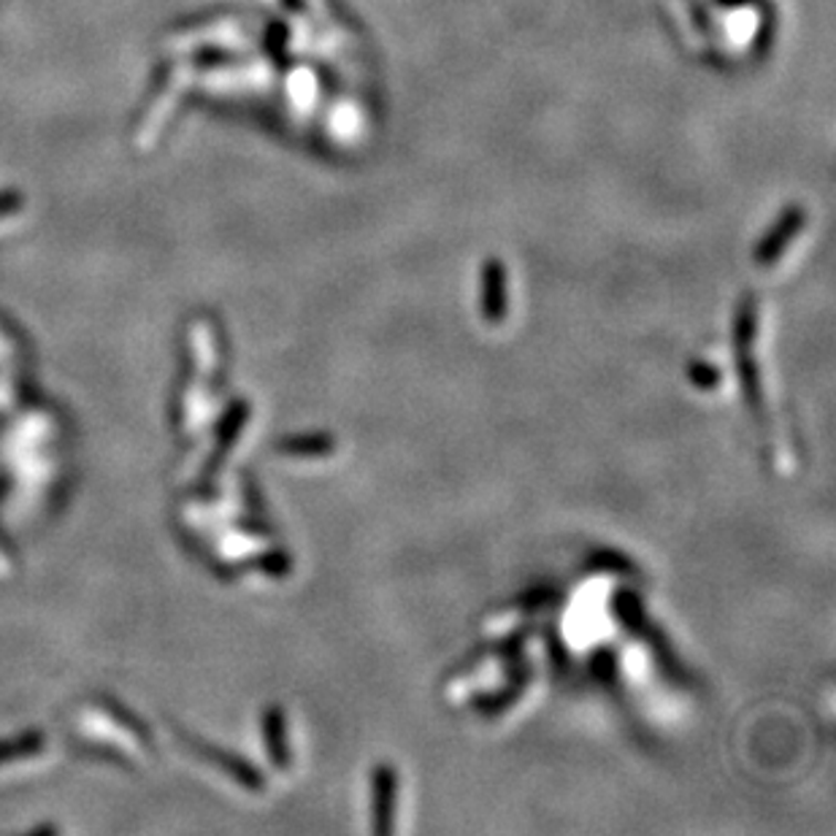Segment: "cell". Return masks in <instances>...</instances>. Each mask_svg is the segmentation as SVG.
Segmentation results:
<instances>
[{
  "label": "cell",
  "instance_id": "obj_3",
  "mask_svg": "<svg viewBox=\"0 0 836 836\" xmlns=\"http://www.w3.org/2000/svg\"><path fill=\"white\" fill-rule=\"evenodd\" d=\"M398 774L390 763H377L372 774V815L374 834L387 836L393 832V815H396Z\"/></svg>",
  "mask_w": 836,
  "mask_h": 836
},
{
  "label": "cell",
  "instance_id": "obj_10",
  "mask_svg": "<svg viewBox=\"0 0 836 836\" xmlns=\"http://www.w3.org/2000/svg\"><path fill=\"white\" fill-rule=\"evenodd\" d=\"M593 675L604 682H615L617 666H615V652L612 650H598L593 656Z\"/></svg>",
  "mask_w": 836,
  "mask_h": 836
},
{
  "label": "cell",
  "instance_id": "obj_5",
  "mask_svg": "<svg viewBox=\"0 0 836 836\" xmlns=\"http://www.w3.org/2000/svg\"><path fill=\"white\" fill-rule=\"evenodd\" d=\"M529 682H531V669H529V666H525V663H514L512 682H506V688L495 690V693L477 696V699H474V710L480 712L482 718H495V714H501L504 710H509V707H512L514 701H518L520 696L525 693Z\"/></svg>",
  "mask_w": 836,
  "mask_h": 836
},
{
  "label": "cell",
  "instance_id": "obj_7",
  "mask_svg": "<svg viewBox=\"0 0 836 836\" xmlns=\"http://www.w3.org/2000/svg\"><path fill=\"white\" fill-rule=\"evenodd\" d=\"M282 450L290 452V456H301V458H323L336 450V441H333L331 433H306V436L284 439Z\"/></svg>",
  "mask_w": 836,
  "mask_h": 836
},
{
  "label": "cell",
  "instance_id": "obj_6",
  "mask_svg": "<svg viewBox=\"0 0 836 836\" xmlns=\"http://www.w3.org/2000/svg\"><path fill=\"white\" fill-rule=\"evenodd\" d=\"M804 222V215L798 209H791L787 215L780 220V226L772 230V233L766 236V239L759 244V252H755V260H759L761 265H772L774 260L783 254V250L787 247V241L793 239V236L798 233V228H802Z\"/></svg>",
  "mask_w": 836,
  "mask_h": 836
},
{
  "label": "cell",
  "instance_id": "obj_1",
  "mask_svg": "<svg viewBox=\"0 0 836 836\" xmlns=\"http://www.w3.org/2000/svg\"><path fill=\"white\" fill-rule=\"evenodd\" d=\"M753 344H755V299L753 295H744L742 304H739L736 325H734L736 372H739V379H742V393H744V401H748V409L753 411L759 426L766 428L761 377H759V366H755Z\"/></svg>",
  "mask_w": 836,
  "mask_h": 836
},
{
  "label": "cell",
  "instance_id": "obj_8",
  "mask_svg": "<svg viewBox=\"0 0 836 836\" xmlns=\"http://www.w3.org/2000/svg\"><path fill=\"white\" fill-rule=\"evenodd\" d=\"M265 739H269L271 759H274L279 766H284V763H288V744H284V723L279 710H269V714H265Z\"/></svg>",
  "mask_w": 836,
  "mask_h": 836
},
{
  "label": "cell",
  "instance_id": "obj_4",
  "mask_svg": "<svg viewBox=\"0 0 836 836\" xmlns=\"http://www.w3.org/2000/svg\"><path fill=\"white\" fill-rule=\"evenodd\" d=\"M482 317L499 325L506 317V271L499 260H484L482 265Z\"/></svg>",
  "mask_w": 836,
  "mask_h": 836
},
{
  "label": "cell",
  "instance_id": "obj_2",
  "mask_svg": "<svg viewBox=\"0 0 836 836\" xmlns=\"http://www.w3.org/2000/svg\"><path fill=\"white\" fill-rule=\"evenodd\" d=\"M612 612L617 615V623H623V626L628 628V631L641 636V639L650 645V650L656 652V656L663 660L666 669L671 671L675 677H680V671H677V660L675 656L669 652V647H666V639L660 641V634L656 631V628L647 623V615L645 609H641L639 598H636V593L631 591H615V596H612Z\"/></svg>",
  "mask_w": 836,
  "mask_h": 836
},
{
  "label": "cell",
  "instance_id": "obj_11",
  "mask_svg": "<svg viewBox=\"0 0 836 836\" xmlns=\"http://www.w3.org/2000/svg\"><path fill=\"white\" fill-rule=\"evenodd\" d=\"M591 566L602 568V572L604 568H607V572H634L631 563L617 553H596L591 557Z\"/></svg>",
  "mask_w": 836,
  "mask_h": 836
},
{
  "label": "cell",
  "instance_id": "obj_9",
  "mask_svg": "<svg viewBox=\"0 0 836 836\" xmlns=\"http://www.w3.org/2000/svg\"><path fill=\"white\" fill-rule=\"evenodd\" d=\"M688 377L696 387H699V390H718L720 382H723V377H720V368H714L712 363H707V360H690Z\"/></svg>",
  "mask_w": 836,
  "mask_h": 836
}]
</instances>
